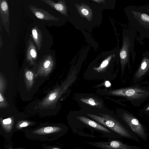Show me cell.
Here are the masks:
<instances>
[{"mask_svg":"<svg viewBox=\"0 0 149 149\" xmlns=\"http://www.w3.org/2000/svg\"><path fill=\"white\" fill-rule=\"evenodd\" d=\"M30 52L31 55L33 58H35L36 57L37 53L35 50L33 49H31Z\"/></svg>","mask_w":149,"mask_h":149,"instance_id":"cell-18","label":"cell"},{"mask_svg":"<svg viewBox=\"0 0 149 149\" xmlns=\"http://www.w3.org/2000/svg\"><path fill=\"white\" fill-rule=\"evenodd\" d=\"M145 6L147 10L149 13V6Z\"/></svg>","mask_w":149,"mask_h":149,"instance_id":"cell-24","label":"cell"},{"mask_svg":"<svg viewBox=\"0 0 149 149\" xmlns=\"http://www.w3.org/2000/svg\"><path fill=\"white\" fill-rule=\"evenodd\" d=\"M89 144L102 149H118L130 148L128 146L117 140H111L108 142H90Z\"/></svg>","mask_w":149,"mask_h":149,"instance_id":"cell-7","label":"cell"},{"mask_svg":"<svg viewBox=\"0 0 149 149\" xmlns=\"http://www.w3.org/2000/svg\"><path fill=\"white\" fill-rule=\"evenodd\" d=\"M100 116L88 113L87 116L92 120L122 136L128 137L129 135L125 128L110 115L99 113Z\"/></svg>","mask_w":149,"mask_h":149,"instance_id":"cell-4","label":"cell"},{"mask_svg":"<svg viewBox=\"0 0 149 149\" xmlns=\"http://www.w3.org/2000/svg\"><path fill=\"white\" fill-rule=\"evenodd\" d=\"M77 118L84 124L105 133H110L111 132L106 127L103 126L96 121L91 120L84 116H78Z\"/></svg>","mask_w":149,"mask_h":149,"instance_id":"cell-10","label":"cell"},{"mask_svg":"<svg viewBox=\"0 0 149 149\" xmlns=\"http://www.w3.org/2000/svg\"><path fill=\"white\" fill-rule=\"evenodd\" d=\"M3 123L4 125L10 124L12 122V120L10 118L4 119L3 120Z\"/></svg>","mask_w":149,"mask_h":149,"instance_id":"cell-17","label":"cell"},{"mask_svg":"<svg viewBox=\"0 0 149 149\" xmlns=\"http://www.w3.org/2000/svg\"><path fill=\"white\" fill-rule=\"evenodd\" d=\"M98 6L103 10H113L116 0H86Z\"/></svg>","mask_w":149,"mask_h":149,"instance_id":"cell-12","label":"cell"},{"mask_svg":"<svg viewBox=\"0 0 149 149\" xmlns=\"http://www.w3.org/2000/svg\"><path fill=\"white\" fill-rule=\"evenodd\" d=\"M80 101L83 103L93 107H97L99 106V105L100 104L99 100H97L94 98L90 97L82 98L80 99Z\"/></svg>","mask_w":149,"mask_h":149,"instance_id":"cell-13","label":"cell"},{"mask_svg":"<svg viewBox=\"0 0 149 149\" xmlns=\"http://www.w3.org/2000/svg\"><path fill=\"white\" fill-rule=\"evenodd\" d=\"M68 17L72 24L79 26L100 24L103 10L86 0H67Z\"/></svg>","mask_w":149,"mask_h":149,"instance_id":"cell-1","label":"cell"},{"mask_svg":"<svg viewBox=\"0 0 149 149\" xmlns=\"http://www.w3.org/2000/svg\"><path fill=\"white\" fill-rule=\"evenodd\" d=\"M47 3L51 7L57 10L66 18L68 17L67 6L66 1L59 0L58 2H54L52 0H40Z\"/></svg>","mask_w":149,"mask_h":149,"instance_id":"cell-9","label":"cell"},{"mask_svg":"<svg viewBox=\"0 0 149 149\" xmlns=\"http://www.w3.org/2000/svg\"><path fill=\"white\" fill-rule=\"evenodd\" d=\"M32 34L33 37L36 39H37L38 37V33L37 30L35 29L32 30Z\"/></svg>","mask_w":149,"mask_h":149,"instance_id":"cell-20","label":"cell"},{"mask_svg":"<svg viewBox=\"0 0 149 149\" xmlns=\"http://www.w3.org/2000/svg\"><path fill=\"white\" fill-rule=\"evenodd\" d=\"M130 27L129 29H124L123 31V45L119 54L122 74L124 73L127 66L129 71H131L132 66L130 57L132 64L136 57L134 48L136 33L134 29L131 26Z\"/></svg>","mask_w":149,"mask_h":149,"instance_id":"cell-3","label":"cell"},{"mask_svg":"<svg viewBox=\"0 0 149 149\" xmlns=\"http://www.w3.org/2000/svg\"><path fill=\"white\" fill-rule=\"evenodd\" d=\"M50 64V62L49 61H46L44 63L43 66L45 68H48Z\"/></svg>","mask_w":149,"mask_h":149,"instance_id":"cell-21","label":"cell"},{"mask_svg":"<svg viewBox=\"0 0 149 149\" xmlns=\"http://www.w3.org/2000/svg\"><path fill=\"white\" fill-rule=\"evenodd\" d=\"M26 77L28 80L31 81L33 78V74L32 72L30 71L26 72L25 73Z\"/></svg>","mask_w":149,"mask_h":149,"instance_id":"cell-16","label":"cell"},{"mask_svg":"<svg viewBox=\"0 0 149 149\" xmlns=\"http://www.w3.org/2000/svg\"><path fill=\"white\" fill-rule=\"evenodd\" d=\"M1 22L3 24L9 23L10 13L7 0H0Z\"/></svg>","mask_w":149,"mask_h":149,"instance_id":"cell-11","label":"cell"},{"mask_svg":"<svg viewBox=\"0 0 149 149\" xmlns=\"http://www.w3.org/2000/svg\"><path fill=\"white\" fill-rule=\"evenodd\" d=\"M148 109L149 110V107H148Z\"/></svg>","mask_w":149,"mask_h":149,"instance_id":"cell-26","label":"cell"},{"mask_svg":"<svg viewBox=\"0 0 149 149\" xmlns=\"http://www.w3.org/2000/svg\"><path fill=\"white\" fill-rule=\"evenodd\" d=\"M57 95V92H54L51 93L49 96L47 101L48 102H51L55 100Z\"/></svg>","mask_w":149,"mask_h":149,"instance_id":"cell-15","label":"cell"},{"mask_svg":"<svg viewBox=\"0 0 149 149\" xmlns=\"http://www.w3.org/2000/svg\"><path fill=\"white\" fill-rule=\"evenodd\" d=\"M61 128L59 127L48 126L39 129L35 132L37 134L49 133L59 131Z\"/></svg>","mask_w":149,"mask_h":149,"instance_id":"cell-14","label":"cell"},{"mask_svg":"<svg viewBox=\"0 0 149 149\" xmlns=\"http://www.w3.org/2000/svg\"><path fill=\"white\" fill-rule=\"evenodd\" d=\"M149 72V51H146L142 54V58L140 63L133 75V81H139Z\"/></svg>","mask_w":149,"mask_h":149,"instance_id":"cell-5","label":"cell"},{"mask_svg":"<svg viewBox=\"0 0 149 149\" xmlns=\"http://www.w3.org/2000/svg\"><path fill=\"white\" fill-rule=\"evenodd\" d=\"M28 125V124L27 122H24L21 123L20 125V127H24L27 126Z\"/></svg>","mask_w":149,"mask_h":149,"instance_id":"cell-22","label":"cell"},{"mask_svg":"<svg viewBox=\"0 0 149 149\" xmlns=\"http://www.w3.org/2000/svg\"><path fill=\"white\" fill-rule=\"evenodd\" d=\"M108 60H104L101 63L100 67L101 68H103L105 67L108 63Z\"/></svg>","mask_w":149,"mask_h":149,"instance_id":"cell-19","label":"cell"},{"mask_svg":"<svg viewBox=\"0 0 149 149\" xmlns=\"http://www.w3.org/2000/svg\"><path fill=\"white\" fill-rule=\"evenodd\" d=\"M122 116L125 122L134 132L141 136L145 135L143 127L137 119L127 113H124Z\"/></svg>","mask_w":149,"mask_h":149,"instance_id":"cell-6","label":"cell"},{"mask_svg":"<svg viewBox=\"0 0 149 149\" xmlns=\"http://www.w3.org/2000/svg\"><path fill=\"white\" fill-rule=\"evenodd\" d=\"M29 8L31 12L38 19L47 21L59 20L58 18L44 10L30 5L29 6Z\"/></svg>","mask_w":149,"mask_h":149,"instance_id":"cell-8","label":"cell"},{"mask_svg":"<svg viewBox=\"0 0 149 149\" xmlns=\"http://www.w3.org/2000/svg\"><path fill=\"white\" fill-rule=\"evenodd\" d=\"M3 101V98L1 93L0 94V102H1Z\"/></svg>","mask_w":149,"mask_h":149,"instance_id":"cell-23","label":"cell"},{"mask_svg":"<svg viewBox=\"0 0 149 149\" xmlns=\"http://www.w3.org/2000/svg\"><path fill=\"white\" fill-rule=\"evenodd\" d=\"M124 10L130 26L139 33L136 39L144 45L143 40L149 39V13L145 6H130L125 7Z\"/></svg>","mask_w":149,"mask_h":149,"instance_id":"cell-2","label":"cell"},{"mask_svg":"<svg viewBox=\"0 0 149 149\" xmlns=\"http://www.w3.org/2000/svg\"><path fill=\"white\" fill-rule=\"evenodd\" d=\"M110 83L108 81H107L106 83V85L107 86H108L109 85H110Z\"/></svg>","mask_w":149,"mask_h":149,"instance_id":"cell-25","label":"cell"}]
</instances>
